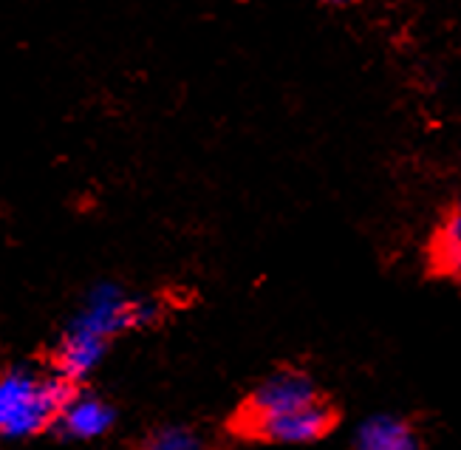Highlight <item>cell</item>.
Returning <instances> with one entry per match:
<instances>
[{"instance_id":"2","label":"cell","mask_w":461,"mask_h":450,"mask_svg":"<svg viewBox=\"0 0 461 450\" xmlns=\"http://www.w3.org/2000/svg\"><path fill=\"white\" fill-rule=\"evenodd\" d=\"M74 388L63 374L37 372L32 365L0 372V439L26 442L51 431L59 405Z\"/></svg>"},{"instance_id":"5","label":"cell","mask_w":461,"mask_h":450,"mask_svg":"<svg viewBox=\"0 0 461 450\" xmlns=\"http://www.w3.org/2000/svg\"><path fill=\"white\" fill-rule=\"evenodd\" d=\"M116 408L91 391H74L59 405V411L51 422V431L66 442H96L113 431Z\"/></svg>"},{"instance_id":"8","label":"cell","mask_w":461,"mask_h":450,"mask_svg":"<svg viewBox=\"0 0 461 450\" xmlns=\"http://www.w3.org/2000/svg\"><path fill=\"white\" fill-rule=\"evenodd\" d=\"M145 447H153V450H198L204 447V439L198 431L187 425H162L156 427V431L148 434L145 439Z\"/></svg>"},{"instance_id":"7","label":"cell","mask_w":461,"mask_h":450,"mask_svg":"<svg viewBox=\"0 0 461 450\" xmlns=\"http://www.w3.org/2000/svg\"><path fill=\"white\" fill-rule=\"evenodd\" d=\"M433 270L461 286V204L445 213L430 243Z\"/></svg>"},{"instance_id":"1","label":"cell","mask_w":461,"mask_h":450,"mask_svg":"<svg viewBox=\"0 0 461 450\" xmlns=\"http://www.w3.org/2000/svg\"><path fill=\"white\" fill-rule=\"evenodd\" d=\"M162 320V300L131 295L122 283L99 280L68 317L54 352V372L68 382H86L108 354V343L125 332L148 329Z\"/></svg>"},{"instance_id":"3","label":"cell","mask_w":461,"mask_h":450,"mask_svg":"<svg viewBox=\"0 0 461 450\" xmlns=\"http://www.w3.org/2000/svg\"><path fill=\"white\" fill-rule=\"evenodd\" d=\"M334 427H337V411L320 397L303 408H294L289 414L260 419V422L249 425L247 431H249V436H255L260 442L297 447V445L323 442Z\"/></svg>"},{"instance_id":"6","label":"cell","mask_w":461,"mask_h":450,"mask_svg":"<svg viewBox=\"0 0 461 450\" xmlns=\"http://www.w3.org/2000/svg\"><path fill=\"white\" fill-rule=\"evenodd\" d=\"M354 447L359 450H416L422 447V434L408 417L374 414L354 431Z\"/></svg>"},{"instance_id":"9","label":"cell","mask_w":461,"mask_h":450,"mask_svg":"<svg viewBox=\"0 0 461 450\" xmlns=\"http://www.w3.org/2000/svg\"><path fill=\"white\" fill-rule=\"evenodd\" d=\"M314 4H323V6H346L351 0H314Z\"/></svg>"},{"instance_id":"4","label":"cell","mask_w":461,"mask_h":450,"mask_svg":"<svg viewBox=\"0 0 461 450\" xmlns=\"http://www.w3.org/2000/svg\"><path fill=\"white\" fill-rule=\"evenodd\" d=\"M314 399H320V385L314 382V377H309L306 372H297V368L275 372L252 388L244 408L247 427L260 419L289 414L294 408H303Z\"/></svg>"}]
</instances>
